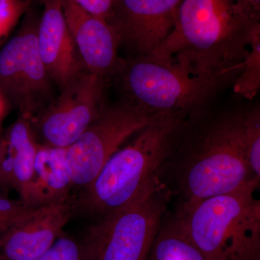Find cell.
Listing matches in <instances>:
<instances>
[{"label":"cell","mask_w":260,"mask_h":260,"mask_svg":"<svg viewBox=\"0 0 260 260\" xmlns=\"http://www.w3.org/2000/svg\"><path fill=\"white\" fill-rule=\"evenodd\" d=\"M245 112L240 108L211 113L207 108L186 119L162 169H173V192L180 195L179 205L229 192L256 179L244 148Z\"/></svg>","instance_id":"obj_1"},{"label":"cell","mask_w":260,"mask_h":260,"mask_svg":"<svg viewBox=\"0 0 260 260\" xmlns=\"http://www.w3.org/2000/svg\"><path fill=\"white\" fill-rule=\"evenodd\" d=\"M259 32V21L246 14L241 0H182L172 32L153 56L225 81L241 73Z\"/></svg>","instance_id":"obj_2"},{"label":"cell","mask_w":260,"mask_h":260,"mask_svg":"<svg viewBox=\"0 0 260 260\" xmlns=\"http://www.w3.org/2000/svg\"><path fill=\"white\" fill-rule=\"evenodd\" d=\"M187 118L179 113H155L109 158L80 199L74 201V210L102 216L160 185L162 169Z\"/></svg>","instance_id":"obj_3"},{"label":"cell","mask_w":260,"mask_h":260,"mask_svg":"<svg viewBox=\"0 0 260 260\" xmlns=\"http://www.w3.org/2000/svg\"><path fill=\"white\" fill-rule=\"evenodd\" d=\"M259 185L179 205L171 220L208 260H260Z\"/></svg>","instance_id":"obj_4"},{"label":"cell","mask_w":260,"mask_h":260,"mask_svg":"<svg viewBox=\"0 0 260 260\" xmlns=\"http://www.w3.org/2000/svg\"><path fill=\"white\" fill-rule=\"evenodd\" d=\"M114 76L126 100L153 114L179 113L187 117L207 109L225 82L153 56L119 58Z\"/></svg>","instance_id":"obj_5"},{"label":"cell","mask_w":260,"mask_h":260,"mask_svg":"<svg viewBox=\"0 0 260 260\" xmlns=\"http://www.w3.org/2000/svg\"><path fill=\"white\" fill-rule=\"evenodd\" d=\"M171 194L161 184L100 216L84 239L85 260H146L165 220Z\"/></svg>","instance_id":"obj_6"},{"label":"cell","mask_w":260,"mask_h":260,"mask_svg":"<svg viewBox=\"0 0 260 260\" xmlns=\"http://www.w3.org/2000/svg\"><path fill=\"white\" fill-rule=\"evenodd\" d=\"M154 114L126 99L105 106L83 134L66 148L73 186L86 188L109 158L143 129Z\"/></svg>","instance_id":"obj_7"},{"label":"cell","mask_w":260,"mask_h":260,"mask_svg":"<svg viewBox=\"0 0 260 260\" xmlns=\"http://www.w3.org/2000/svg\"><path fill=\"white\" fill-rule=\"evenodd\" d=\"M39 22L27 19L0 49V91L18 109L19 116L29 120L53 100L52 80L38 49Z\"/></svg>","instance_id":"obj_8"},{"label":"cell","mask_w":260,"mask_h":260,"mask_svg":"<svg viewBox=\"0 0 260 260\" xmlns=\"http://www.w3.org/2000/svg\"><path fill=\"white\" fill-rule=\"evenodd\" d=\"M107 80L85 72L61 90L30 120L37 143L61 148L73 144L105 107Z\"/></svg>","instance_id":"obj_9"},{"label":"cell","mask_w":260,"mask_h":260,"mask_svg":"<svg viewBox=\"0 0 260 260\" xmlns=\"http://www.w3.org/2000/svg\"><path fill=\"white\" fill-rule=\"evenodd\" d=\"M182 0H115L108 23L135 56H153L175 25Z\"/></svg>","instance_id":"obj_10"},{"label":"cell","mask_w":260,"mask_h":260,"mask_svg":"<svg viewBox=\"0 0 260 260\" xmlns=\"http://www.w3.org/2000/svg\"><path fill=\"white\" fill-rule=\"evenodd\" d=\"M68 199L34 208L0 236V260H35L63 233L74 210Z\"/></svg>","instance_id":"obj_11"},{"label":"cell","mask_w":260,"mask_h":260,"mask_svg":"<svg viewBox=\"0 0 260 260\" xmlns=\"http://www.w3.org/2000/svg\"><path fill=\"white\" fill-rule=\"evenodd\" d=\"M67 25L85 69L105 79L119 63L120 39L107 20L88 13L73 0H61Z\"/></svg>","instance_id":"obj_12"},{"label":"cell","mask_w":260,"mask_h":260,"mask_svg":"<svg viewBox=\"0 0 260 260\" xmlns=\"http://www.w3.org/2000/svg\"><path fill=\"white\" fill-rule=\"evenodd\" d=\"M37 44L48 75L60 90L87 71L70 34L61 0H42Z\"/></svg>","instance_id":"obj_13"},{"label":"cell","mask_w":260,"mask_h":260,"mask_svg":"<svg viewBox=\"0 0 260 260\" xmlns=\"http://www.w3.org/2000/svg\"><path fill=\"white\" fill-rule=\"evenodd\" d=\"M37 146L30 121L23 116H19L3 133L0 186L14 189L23 203L31 181Z\"/></svg>","instance_id":"obj_14"},{"label":"cell","mask_w":260,"mask_h":260,"mask_svg":"<svg viewBox=\"0 0 260 260\" xmlns=\"http://www.w3.org/2000/svg\"><path fill=\"white\" fill-rule=\"evenodd\" d=\"M73 181L66 148L38 143L34 172L24 203L37 208L70 198Z\"/></svg>","instance_id":"obj_15"},{"label":"cell","mask_w":260,"mask_h":260,"mask_svg":"<svg viewBox=\"0 0 260 260\" xmlns=\"http://www.w3.org/2000/svg\"><path fill=\"white\" fill-rule=\"evenodd\" d=\"M146 260H208L172 220L162 222Z\"/></svg>","instance_id":"obj_16"},{"label":"cell","mask_w":260,"mask_h":260,"mask_svg":"<svg viewBox=\"0 0 260 260\" xmlns=\"http://www.w3.org/2000/svg\"><path fill=\"white\" fill-rule=\"evenodd\" d=\"M240 73L234 82V93L251 100L260 88V32L251 43Z\"/></svg>","instance_id":"obj_17"},{"label":"cell","mask_w":260,"mask_h":260,"mask_svg":"<svg viewBox=\"0 0 260 260\" xmlns=\"http://www.w3.org/2000/svg\"><path fill=\"white\" fill-rule=\"evenodd\" d=\"M244 143L246 159L254 177L260 178V110L259 106L246 109Z\"/></svg>","instance_id":"obj_18"},{"label":"cell","mask_w":260,"mask_h":260,"mask_svg":"<svg viewBox=\"0 0 260 260\" xmlns=\"http://www.w3.org/2000/svg\"><path fill=\"white\" fill-rule=\"evenodd\" d=\"M31 0H0V44L29 9Z\"/></svg>","instance_id":"obj_19"},{"label":"cell","mask_w":260,"mask_h":260,"mask_svg":"<svg viewBox=\"0 0 260 260\" xmlns=\"http://www.w3.org/2000/svg\"><path fill=\"white\" fill-rule=\"evenodd\" d=\"M35 260H85L83 244L64 233L42 256Z\"/></svg>","instance_id":"obj_20"},{"label":"cell","mask_w":260,"mask_h":260,"mask_svg":"<svg viewBox=\"0 0 260 260\" xmlns=\"http://www.w3.org/2000/svg\"><path fill=\"white\" fill-rule=\"evenodd\" d=\"M32 208L22 200L10 199L0 193V236L23 219Z\"/></svg>","instance_id":"obj_21"},{"label":"cell","mask_w":260,"mask_h":260,"mask_svg":"<svg viewBox=\"0 0 260 260\" xmlns=\"http://www.w3.org/2000/svg\"><path fill=\"white\" fill-rule=\"evenodd\" d=\"M90 14L109 20L112 15L115 0H73Z\"/></svg>","instance_id":"obj_22"},{"label":"cell","mask_w":260,"mask_h":260,"mask_svg":"<svg viewBox=\"0 0 260 260\" xmlns=\"http://www.w3.org/2000/svg\"><path fill=\"white\" fill-rule=\"evenodd\" d=\"M242 8L252 20L259 21L260 20V0H241Z\"/></svg>","instance_id":"obj_23"},{"label":"cell","mask_w":260,"mask_h":260,"mask_svg":"<svg viewBox=\"0 0 260 260\" xmlns=\"http://www.w3.org/2000/svg\"><path fill=\"white\" fill-rule=\"evenodd\" d=\"M8 101L6 100L3 94L0 91V124H1L3 118L6 114L7 110H8Z\"/></svg>","instance_id":"obj_24"},{"label":"cell","mask_w":260,"mask_h":260,"mask_svg":"<svg viewBox=\"0 0 260 260\" xmlns=\"http://www.w3.org/2000/svg\"><path fill=\"white\" fill-rule=\"evenodd\" d=\"M3 133L1 128H0V158H1V143H2V137H3Z\"/></svg>","instance_id":"obj_25"}]
</instances>
